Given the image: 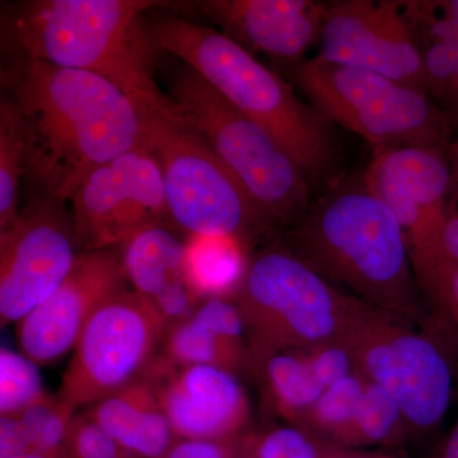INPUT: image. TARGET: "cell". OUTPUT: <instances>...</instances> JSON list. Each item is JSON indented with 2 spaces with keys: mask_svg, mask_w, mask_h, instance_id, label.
Here are the masks:
<instances>
[{
  "mask_svg": "<svg viewBox=\"0 0 458 458\" xmlns=\"http://www.w3.org/2000/svg\"><path fill=\"white\" fill-rule=\"evenodd\" d=\"M144 147L164 176L174 225L189 234L234 237L247 247L271 228L236 174L170 105L140 110Z\"/></svg>",
  "mask_w": 458,
  "mask_h": 458,
  "instance_id": "7",
  "label": "cell"
},
{
  "mask_svg": "<svg viewBox=\"0 0 458 458\" xmlns=\"http://www.w3.org/2000/svg\"><path fill=\"white\" fill-rule=\"evenodd\" d=\"M2 82L22 126L32 197L65 204L93 171L144 146L140 107L106 78L9 57Z\"/></svg>",
  "mask_w": 458,
  "mask_h": 458,
  "instance_id": "1",
  "label": "cell"
},
{
  "mask_svg": "<svg viewBox=\"0 0 458 458\" xmlns=\"http://www.w3.org/2000/svg\"><path fill=\"white\" fill-rule=\"evenodd\" d=\"M59 201L32 197L0 232V325L18 324L55 293L82 251Z\"/></svg>",
  "mask_w": 458,
  "mask_h": 458,
  "instance_id": "11",
  "label": "cell"
},
{
  "mask_svg": "<svg viewBox=\"0 0 458 458\" xmlns=\"http://www.w3.org/2000/svg\"><path fill=\"white\" fill-rule=\"evenodd\" d=\"M369 382L360 372H354L330 386L313 403L298 428L342 445Z\"/></svg>",
  "mask_w": 458,
  "mask_h": 458,
  "instance_id": "24",
  "label": "cell"
},
{
  "mask_svg": "<svg viewBox=\"0 0 458 458\" xmlns=\"http://www.w3.org/2000/svg\"><path fill=\"white\" fill-rule=\"evenodd\" d=\"M25 177V140L20 116L5 95L0 99V232L20 216L21 181Z\"/></svg>",
  "mask_w": 458,
  "mask_h": 458,
  "instance_id": "23",
  "label": "cell"
},
{
  "mask_svg": "<svg viewBox=\"0 0 458 458\" xmlns=\"http://www.w3.org/2000/svg\"><path fill=\"white\" fill-rule=\"evenodd\" d=\"M445 11H447L448 17L451 18L452 23H454V29H456L458 38V0L445 2ZM447 102H450L452 106H454V110L458 113V63L456 75H454Z\"/></svg>",
  "mask_w": 458,
  "mask_h": 458,
  "instance_id": "34",
  "label": "cell"
},
{
  "mask_svg": "<svg viewBox=\"0 0 458 458\" xmlns=\"http://www.w3.org/2000/svg\"><path fill=\"white\" fill-rule=\"evenodd\" d=\"M445 153H447L448 162H450L452 186H454V191L458 195V141L448 144Z\"/></svg>",
  "mask_w": 458,
  "mask_h": 458,
  "instance_id": "36",
  "label": "cell"
},
{
  "mask_svg": "<svg viewBox=\"0 0 458 458\" xmlns=\"http://www.w3.org/2000/svg\"><path fill=\"white\" fill-rule=\"evenodd\" d=\"M83 412L140 458H165L177 442L155 385L144 377Z\"/></svg>",
  "mask_w": 458,
  "mask_h": 458,
  "instance_id": "19",
  "label": "cell"
},
{
  "mask_svg": "<svg viewBox=\"0 0 458 458\" xmlns=\"http://www.w3.org/2000/svg\"><path fill=\"white\" fill-rule=\"evenodd\" d=\"M291 77L328 122L355 132L375 149L447 150V119L424 90L318 56L292 65Z\"/></svg>",
  "mask_w": 458,
  "mask_h": 458,
  "instance_id": "8",
  "label": "cell"
},
{
  "mask_svg": "<svg viewBox=\"0 0 458 458\" xmlns=\"http://www.w3.org/2000/svg\"><path fill=\"white\" fill-rule=\"evenodd\" d=\"M318 56L334 64L375 72L428 95L423 55L403 2L328 3Z\"/></svg>",
  "mask_w": 458,
  "mask_h": 458,
  "instance_id": "13",
  "label": "cell"
},
{
  "mask_svg": "<svg viewBox=\"0 0 458 458\" xmlns=\"http://www.w3.org/2000/svg\"><path fill=\"white\" fill-rule=\"evenodd\" d=\"M319 458H382L377 456H363V454H352L340 450V448L333 447V445H322L321 454Z\"/></svg>",
  "mask_w": 458,
  "mask_h": 458,
  "instance_id": "37",
  "label": "cell"
},
{
  "mask_svg": "<svg viewBox=\"0 0 458 458\" xmlns=\"http://www.w3.org/2000/svg\"><path fill=\"white\" fill-rule=\"evenodd\" d=\"M438 255L458 261V210L451 212L433 245L423 252L412 255Z\"/></svg>",
  "mask_w": 458,
  "mask_h": 458,
  "instance_id": "33",
  "label": "cell"
},
{
  "mask_svg": "<svg viewBox=\"0 0 458 458\" xmlns=\"http://www.w3.org/2000/svg\"><path fill=\"white\" fill-rule=\"evenodd\" d=\"M190 366H210L229 373L252 372L247 344L234 343L199 324L190 316L165 334L156 360L144 378L157 382L174 370Z\"/></svg>",
  "mask_w": 458,
  "mask_h": 458,
  "instance_id": "20",
  "label": "cell"
},
{
  "mask_svg": "<svg viewBox=\"0 0 458 458\" xmlns=\"http://www.w3.org/2000/svg\"><path fill=\"white\" fill-rule=\"evenodd\" d=\"M232 300L245 322L252 373L271 355L345 336L361 302L282 243L250 258L245 278Z\"/></svg>",
  "mask_w": 458,
  "mask_h": 458,
  "instance_id": "5",
  "label": "cell"
},
{
  "mask_svg": "<svg viewBox=\"0 0 458 458\" xmlns=\"http://www.w3.org/2000/svg\"><path fill=\"white\" fill-rule=\"evenodd\" d=\"M0 458H54L49 454H44V452L38 451V448L33 447L32 445H26L22 450L14 452V454H8L5 457Z\"/></svg>",
  "mask_w": 458,
  "mask_h": 458,
  "instance_id": "39",
  "label": "cell"
},
{
  "mask_svg": "<svg viewBox=\"0 0 458 458\" xmlns=\"http://www.w3.org/2000/svg\"><path fill=\"white\" fill-rule=\"evenodd\" d=\"M256 373L261 377L271 410L291 427H300L325 391L298 351L271 355Z\"/></svg>",
  "mask_w": 458,
  "mask_h": 458,
  "instance_id": "22",
  "label": "cell"
},
{
  "mask_svg": "<svg viewBox=\"0 0 458 458\" xmlns=\"http://www.w3.org/2000/svg\"><path fill=\"white\" fill-rule=\"evenodd\" d=\"M243 437L228 441L179 439L165 458H233L240 451Z\"/></svg>",
  "mask_w": 458,
  "mask_h": 458,
  "instance_id": "32",
  "label": "cell"
},
{
  "mask_svg": "<svg viewBox=\"0 0 458 458\" xmlns=\"http://www.w3.org/2000/svg\"><path fill=\"white\" fill-rule=\"evenodd\" d=\"M382 458H387V457H382Z\"/></svg>",
  "mask_w": 458,
  "mask_h": 458,
  "instance_id": "41",
  "label": "cell"
},
{
  "mask_svg": "<svg viewBox=\"0 0 458 458\" xmlns=\"http://www.w3.org/2000/svg\"><path fill=\"white\" fill-rule=\"evenodd\" d=\"M47 394L38 364L22 352L0 349V417L16 418Z\"/></svg>",
  "mask_w": 458,
  "mask_h": 458,
  "instance_id": "27",
  "label": "cell"
},
{
  "mask_svg": "<svg viewBox=\"0 0 458 458\" xmlns=\"http://www.w3.org/2000/svg\"><path fill=\"white\" fill-rule=\"evenodd\" d=\"M75 417V409L57 394H45L18 417L33 447L54 458H64L69 428Z\"/></svg>",
  "mask_w": 458,
  "mask_h": 458,
  "instance_id": "26",
  "label": "cell"
},
{
  "mask_svg": "<svg viewBox=\"0 0 458 458\" xmlns=\"http://www.w3.org/2000/svg\"><path fill=\"white\" fill-rule=\"evenodd\" d=\"M71 203L82 250L117 247L143 229L174 225L161 167L144 146L93 171Z\"/></svg>",
  "mask_w": 458,
  "mask_h": 458,
  "instance_id": "12",
  "label": "cell"
},
{
  "mask_svg": "<svg viewBox=\"0 0 458 458\" xmlns=\"http://www.w3.org/2000/svg\"><path fill=\"white\" fill-rule=\"evenodd\" d=\"M152 384L177 439L237 438L251 417L245 388L227 370L190 366Z\"/></svg>",
  "mask_w": 458,
  "mask_h": 458,
  "instance_id": "16",
  "label": "cell"
},
{
  "mask_svg": "<svg viewBox=\"0 0 458 458\" xmlns=\"http://www.w3.org/2000/svg\"><path fill=\"white\" fill-rule=\"evenodd\" d=\"M197 7L247 47L294 65L318 42L327 3L315 0H209Z\"/></svg>",
  "mask_w": 458,
  "mask_h": 458,
  "instance_id": "17",
  "label": "cell"
},
{
  "mask_svg": "<svg viewBox=\"0 0 458 458\" xmlns=\"http://www.w3.org/2000/svg\"><path fill=\"white\" fill-rule=\"evenodd\" d=\"M128 289L119 246L82 250L55 293L16 324L21 352L38 366L59 360L93 315Z\"/></svg>",
  "mask_w": 458,
  "mask_h": 458,
  "instance_id": "14",
  "label": "cell"
},
{
  "mask_svg": "<svg viewBox=\"0 0 458 458\" xmlns=\"http://www.w3.org/2000/svg\"><path fill=\"white\" fill-rule=\"evenodd\" d=\"M119 247L132 291L152 306L165 333L194 313L201 302L186 276L185 243L170 228L143 229Z\"/></svg>",
  "mask_w": 458,
  "mask_h": 458,
  "instance_id": "18",
  "label": "cell"
},
{
  "mask_svg": "<svg viewBox=\"0 0 458 458\" xmlns=\"http://www.w3.org/2000/svg\"><path fill=\"white\" fill-rule=\"evenodd\" d=\"M135 456L89 415H77L66 436L64 458H128Z\"/></svg>",
  "mask_w": 458,
  "mask_h": 458,
  "instance_id": "29",
  "label": "cell"
},
{
  "mask_svg": "<svg viewBox=\"0 0 458 458\" xmlns=\"http://www.w3.org/2000/svg\"><path fill=\"white\" fill-rule=\"evenodd\" d=\"M165 327L132 289L102 306L83 328L57 396L87 409L146 375L164 342Z\"/></svg>",
  "mask_w": 458,
  "mask_h": 458,
  "instance_id": "10",
  "label": "cell"
},
{
  "mask_svg": "<svg viewBox=\"0 0 458 458\" xmlns=\"http://www.w3.org/2000/svg\"><path fill=\"white\" fill-rule=\"evenodd\" d=\"M322 445L300 428L282 427L258 436L259 458H319Z\"/></svg>",
  "mask_w": 458,
  "mask_h": 458,
  "instance_id": "31",
  "label": "cell"
},
{
  "mask_svg": "<svg viewBox=\"0 0 458 458\" xmlns=\"http://www.w3.org/2000/svg\"><path fill=\"white\" fill-rule=\"evenodd\" d=\"M324 390L357 372L351 346L344 337L298 351Z\"/></svg>",
  "mask_w": 458,
  "mask_h": 458,
  "instance_id": "30",
  "label": "cell"
},
{
  "mask_svg": "<svg viewBox=\"0 0 458 458\" xmlns=\"http://www.w3.org/2000/svg\"><path fill=\"white\" fill-rule=\"evenodd\" d=\"M441 458H458V423L445 443Z\"/></svg>",
  "mask_w": 458,
  "mask_h": 458,
  "instance_id": "38",
  "label": "cell"
},
{
  "mask_svg": "<svg viewBox=\"0 0 458 458\" xmlns=\"http://www.w3.org/2000/svg\"><path fill=\"white\" fill-rule=\"evenodd\" d=\"M412 269L424 303L458 327V261L443 256H411Z\"/></svg>",
  "mask_w": 458,
  "mask_h": 458,
  "instance_id": "28",
  "label": "cell"
},
{
  "mask_svg": "<svg viewBox=\"0 0 458 458\" xmlns=\"http://www.w3.org/2000/svg\"><path fill=\"white\" fill-rule=\"evenodd\" d=\"M282 245L349 294L412 324L426 322L405 232L363 183L319 198Z\"/></svg>",
  "mask_w": 458,
  "mask_h": 458,
  "instance_id": "3",
  "label": "cell"
},
{
  "mask_svg": "<svg viewBox=\"0 0 458 458\" xmlns=\"http://www.w3.org/2000/svg\"><path fill=\"white\" fill-rule=\"evenodd\" d=\"M361 183L396 216L408 238L410 255L433 245L451 214L447 200L454 186L445 150L378 148Z\"/></svg>",
  "mask_w": 458,
  "mask_h": 458,
  "instance_id": "15",
  "label": "cell"
},
{
  "mask_svg": "<svg viewBox=\"0 0 458 458\" xmlns=\"http://www.w3.org/2000/svg\"><path fill=\"white\" fill-rule=\"evenodd\" d=\"M150 31L159 49L179 57L269 132L302 170L311 188L333 176L339 161L333 123L249 50L225 33L174 14L158 18Z\"/></svg>",
  "mask_w": 458,
  "mask_h": 458,
  "instance_id": "4",
  "label": "cell"
},
{
  "mask_svg": "<svg viewBox=\"0 0 458 458\" xmlns=\"http://www.w3.org/2000/svg\"><path fill=\"white\" fill-rule=\"evenodd\" d=\"M168 98L242 182L271 231L302 221L311 185L269 132L183 63L168 81Z\"/></svg>",
  "mask_w": 458,
  "mask_h": 458,
  "instance_id": "6",
  "label": "cell"
},
{
  "mask_svg": "<svg viewBox=\"0 0 458 458\" xmlns=\"http://www.w3.org/2000/svg\"><path fill=\"white\" fill-rule=\"evenodd\" d=\"M344 339L355 370L384 388L410 429L438 426L450 408L454 381L445 352L412 322L361 301Z\"/></svg>",
  "mask_w": 458,
  "mask_h": 458,
  "instance_id": "9",
  "label": "cell"
},
{
  "mask_svg": "<svg viewBox=\"0 0 458 458\" xmlns=\"http://www.w3.org/2000/svg\"><path fill=\"white\" fill-rule=\"evenodd\" d=\"M249 247L234 237L189 234L185 271L198 300L233 298L249 265Z\"/></svg>",
  "mask_w": 458,
  "mask_h": 458,
  "instance_id": "21",
  "label": "cell"
},
{
  "mask_svg": "<svg viewBox=\"0 0 458 458\" xmlns=\"http://www.w3.org/2000/svg\"><path fill=\"white\" fill-rule=\"evenodd\" d=\"M233 458H259L258 436L251 434V436L243 437L240 451L237 452L236 456Z\"/></svg>",
  "mask_w": 458,
  "mask_h": 458,
  "instance_id": "35",
  "label": "cell"
},
{
  "mask_svg": "<svg viewBox=\"0 0 458 458\" xmlns=\"http://www.w3.org/2000/svg\"><path fill=\"white\" fill-rule=\"evenodd\" d=\"M128 458H140L138 456H131V457H128Z\"/></svg>",
  "mask_w": 458,
  "mask_h": 458,
  "instance_id": "40",
  "label": "cell"
},
{
  "mask_svg": "<svg viewBox=\"0 0 458 458\" xmlns=\"http://www.w3.org/2000/svg\"><path fill=\"white\" fill-rule=\"evenodd\" d=\"M167 3L150 0H33L3 12L9 57L40 60L106 78L140 110L170 105L152 74V31L141 14Z\"/></svg>",
  "mask_w": 458,
  "mask_h": 458,
  "instance_id": "2",
  "label": "cell"
},
{
  "mask_svg": "<svg viewBox=\"0 0 458 458\" xmlns=\"http://www.w3.org/2000/svg\"><path fill=\"white\" fill-rule=\"evenodd\" d=\"M406 429L408 423L393 397L384 388L369 382L342 445L394 443Z\"/></svg>",
  "mask_w": 458,
  "mask_h": 458,
  "instance_id": "25",
  "label": "cell"
}]
</instances>
